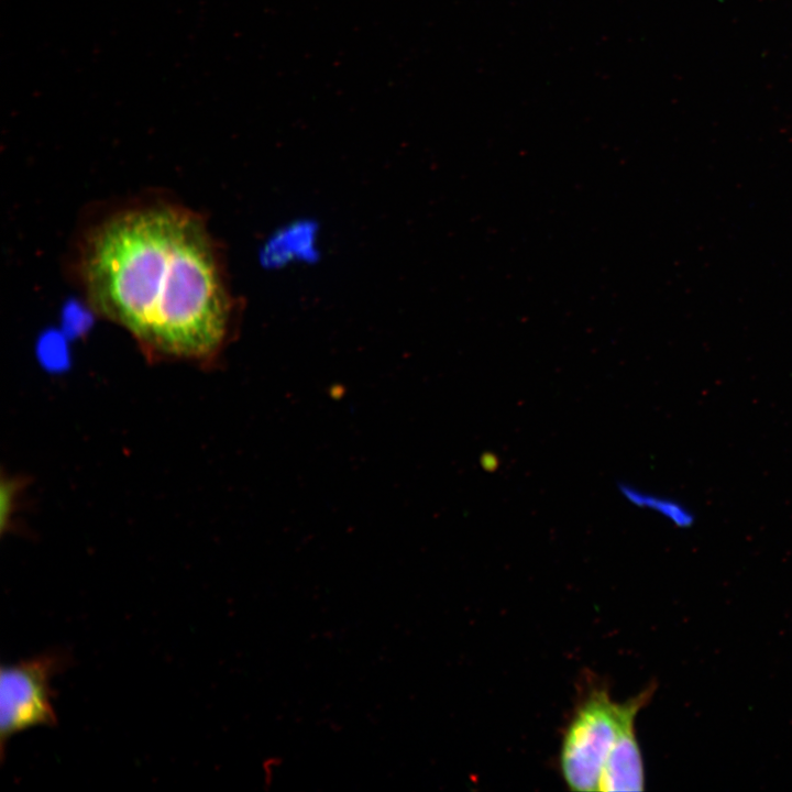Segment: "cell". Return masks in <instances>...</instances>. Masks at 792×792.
<instances>
[{
	"label": "cell",
	"instance_id": "obj_1",
	"mask_svg": "<svg viewBox=\"0 0 792 792\" xmlns=\"http://www.w3.org/2000/svg\"><path fill=\"white\" fill-rule=\"evenodd\" d=\"M73 268L89 307L150 361L210 365L238 331L240 299L204 216L146 194L101 213L77 240Z\"/></svg>",
	"mask_w": 792,
	"mask_h": 792
},
{
	"label": "cell",
	"instance_id": "obj_2",
	"mask_svg": "<svg viewBox=\"0 0 792 792\" xmlns=\"http://www.w3.org/2000/svg\"><path fill=\"white\" fill-rule=\"evenodd\" d=\"M627 701L616 703L606 688L593 686L576 706L560 751L564 782L573 791H597L602 769L617 738Z\"/></svg>",
	"mask_w": 792,
	"mask_h": 792
},
{
	"label": "cell",
	"instance_id": "obj_3",
	"mask_svg": "<svg viewBox=\"0 0 792 792\" xmlns=\"http://www.w3.org/2000/svg\"><path fill=\"white\" fill-rule=\"evenodd\" d=\"M69 656L48 652L0 670V749L15 734L35 726H53L52 679L67 668Z\"/></svg>",
	"mask_w": 792,
	"mask_h": 792
},
{
	"label": "cell",
	"instance_id": "obj_4",
	"mask_svg": "<svg viewBox=\"0 0 792 792\" xmlns=\"http://www.w3.org/2000/svg\"><path fill=\"white\" fill-rule=\"evenodd\" d=\"M656 690L651 684L627 700L626 713L617 738L604 763L598 791H641L645 788L644 762L636 738L635 718Z\"/></svg>",
	"mask_w": 792,
	"mask_h": 792
},
{
	"label": "cell",
	"instance_id": "obj_5",
	"mask_svg": "<svg viewBox=\"0 0 792 792\" xmlns=\"http://www.w3.org/2000/svg\"><path fill=\"white\" fill-rule=\"evenodd\" d=\"M617 488L629 504L648 509L678 528H690L695 522V514L692 509L676 499L656 495L627 483H618Z\"/></svg>",
	"mask_w": 792,
	"mask_h": 792
}]
</instances>
